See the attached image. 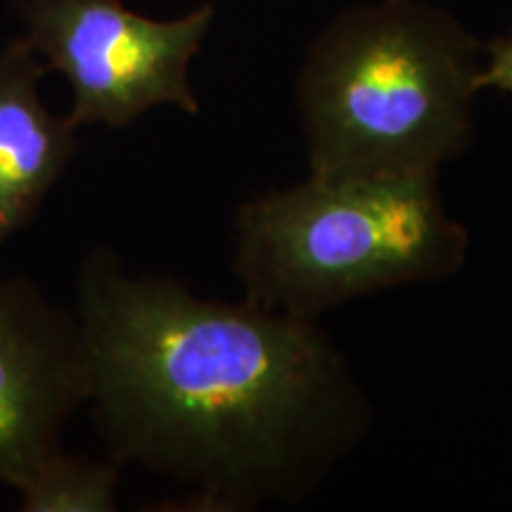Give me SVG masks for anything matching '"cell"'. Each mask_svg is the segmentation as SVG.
<instances>
[{
  "instance_id": "8992f818",
  "label": "cell",
  "mask_w": 512,
  "mask_h": 512,
  "mask_svg": "<svg viewBox=\"0 0 512 512\" xmlns=\"http://www.w3.org/2000/svg\"><path fill=\"white\" fill-rule=\"evenodd\" d=\"M48 67L24 38L0 48V252L36 219L76 150V126L41 98Z\"/></svg>"
},
{
  "instance_id": "52a82bcc",
  "label": "cell",
  "mask_w": 512,
  "mask_h": 512,
  "mask_svg": "<svg viewBox=\"0 0 512 512\" xmlns=\"http://www.w3.org/2000/svg\"><path fill=\"white\" fill-rule=\"evenodd\" d=\"M119 465L67 456L43 458L17 486L22 512H112L117 508Z\"/></svg>"
},
{
  "instance_id": "ba28073f",
  "label": "cell",
  "mask_w": 512,
  "mask_h": 512,
  "mask_svg": "<svg viewBox=\"0 0 512 512\" xmlns=\"http://www.w3.org/2000/svg\"><path fill=\"white\" fill-rule=\"evenodd\" d=\"M491 62L486 69H479L475 76V86L479 88H501L512 93V38H503L489 46Z\"/></svg>"
},
{
  "instance_id": "5b68a950",
  "label": "cell",
  "mask_w": 512,
  "mask_h": 512,
  "mask_svg": "<svg viewBox=\"0 0 512 512\" xmlns=\"http://www.w3.org/2000/svg\"><path fill=\"white\" fill-rule=\"evenodd\" d=\"M91 394L79 316L50 302L29 275L0 280V484L17 489L60 451L64 427Z\"/></svg>"
},
{
  "instance_id": "3957f363",
  "label": "cell",
  "mask_w": 512,
  "mask_h": 512,
  "mask_svg": "<svg viewBox=\"0 0 512 512\" xmlns=\"http://www.w3.org/2000/svg\"><path fill=\"white\" fill-rule=\"evenodd\" d=\"M235 226L245 302L309 320L363 294L444 280L467 252L437 176H309L242 204Z\"/></svg>"
},
{
  "instance_id": "7a4b0ae2",
  "label": "cell",
  "mask_w": 512,
  "mask_h": 512,
  "mask_svg": "<svg viewBox=\"0 0 512 512\" xmlns=\"http://www.w3.org/2000/svg\"><path fill=\"white\" fill-rule=\"evenodd\" d=\"M477 53L463 24L418 0L339 12L299 76L309 176H437L472 140Z\"/></svg>"
},
{
  "instance_id": "277c9868",
  "label": "cell",
  "mask_w": 512,
  "mask_h": 512,
  "mask_svg": "<svg viewBox=\"0 0 512 512\" xmlns=\"http://www.w3.org/2000/svg\"><path fill=\"white\" fill-rule=\"evenodd\" d=\"M214 15L209 3L162 22L121 0H19L27 46L72 86L64 117L76 128H124L159 105L200 112L190 62Z\"/></svg>"
},
{
  "instance_id": "6da1fadb",
  "label": "cell",
  "mask_w": 512,
  "mask_h": 512,
  "mask_svg": "<svg viewBox=\"0 0 512 512\" xmlns=\"http://www.w3.org/2000/svg\"><path fill=\"white\" fill-rule=\"evenodd\" d=\"M76 316L110 460L192 484L204 508L292 498L361 427L356 384L316 320L136 278L107 249L83 261Z\"/></svg>"
}]
</instances>
